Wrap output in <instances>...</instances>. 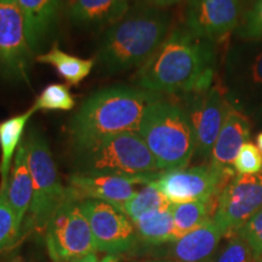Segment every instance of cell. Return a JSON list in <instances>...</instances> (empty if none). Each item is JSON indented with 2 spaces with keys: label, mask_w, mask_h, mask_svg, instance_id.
<instances>
[{
  "label": "cell",
  "mask_w": 262,
  "mask_h": 262,
  "mask_svg": "<svg viewBox=\"0 0 262 262\" xmlns=\"http://www.w3.org/2000/svg\"><path fill=\"white\" fill-rule=\"evenodd\" d=\"M215 71V42L182 26L170 31L158 50L137 70L134 80L150 93L191 95L210 89Z\"/></svg>",
  "instance_id": "6da1fadb"
},
{
  "label": "cell",
  "mask_w": 262,
  "mask_h": 262,
  "mask_svg": "<svg viewBox=\"0 0 262 262\" xmlns=\"http://www.w3.org/2000/svg\"><path fill=\"white\" fill-rule=\"evenodd\" d=\"M170 24L171 17L165 10L136 4L104 32L95 60L110 74L140 68L168 37Z\"/></svg>",
  "instance_id": "7a4b0ae2"
},
{
  "label": "cell",
  "mask_w": 262,
  "mask_h": 262,
  "mask_svg": "<svg viewBox=\"0 0 262 262\" xmlns=\"http://www.w3.org/2000/svg\"><path fill=\"white\" fill-rule=\"evenodd\" d=\"M160 96L131 86H111L88 97L70 124L73 146L108 136L137 133L147 107Z\"/></svg>",
  "instance_id": "3957f363"
},
{
  "label": "cell",
  "mask_w": 262,
  "mask_h": 262,
  "mask_svg": "<svg viewBox=\"0 0 262 262\" xmlns=\"http://www.w3.org/2000/svg\"><path fill=\"white\" fill-rule=\"evenodd\" d=\"M137 134L162 172L187 168L195 155L194 133L187 110L160 96L147 107Z\"/></svg>",
  "instance_id": "277c9868"
},
{
  "label": "cell",
  "mask_w": 262,
  "mask_h": 262,
  "mask_svg": "<svg viewBox=\"0 0 262 262\" xmlns=\"http://www.w3.org/2000/svg\"><path fill=\"white\" fill-rule=\"evenodd\" d=\"M74 173L152 176L160 171L155 157L137 133H125L73 146Z\"/></svg>",
  "instance_id": "5b68a950"
},
{
  "label": "cell",
  "mask_w": 262,
  "mask_h": 262,
  "mask_svg": "<svg viewBox=\"0 0 262 262\" xmlns=\"http://www.w3.org/2000/svg\"><path fill=\"white\" fill-rule=\"evenodd\" d=\"M25 143L33 180V201L22 234L24 231H34L44 235L52 216L70 198L44 134L32 127L25 137Z\"/></svg>",
  "instance_id": "8992f818"
},
{
  "label": "cell",
  "mask_w": 262,
  "mask_h": 262,
  "mask_svg": "<svg viewBox=\"0 0 262 262\" xmlns=\"http://www.w3.org/2000/svg\"><path fill=\"white\" fill-rule=\"evenodd\" d=\"M44 238L52 262H75L97 251L80 202L73 199H68L52 216Z\"/></svg>",
  "instance_id": "52a82bcc"
},
{
  "label": "cell",
  "mask_w": 262,
  "mask_h": 262,
  "mask_svg": "<svg viewBox=\"0 0 262 262\" xmlns=\"http://www.w3.org/2000/svg\"><path fill=\"white\" fill-rule=\"evenodd\" d=\"M234 176V169H222L208 163L162 172L153 185L170 204L195 201L217 202L221 191Z\"/></svg>",
  "instance_id": "ba28073f"
},
{
  "label": "cell",
  "mask_w": 262,
  "mask_h": 262,
  "mask_svg": "<svg viewBox=\"0 0 262 262\" xmlns=\"http://www.w3.org/2000/svg\"><path fill=\"white\" fill-rule=\"evenodd\" d=\"M33 54L27 24L16 0H0V73L28 83Z\"/></svg>",
  "instance_id": "9c48e42d"
},
{
  "label": "cell",
  "mask_w": 262,
  "mask_h": 262,
  "mask_svg": "<svg viewBox=\"0 0 262 262\" xmlns=\"http://www.w3.org/2000/svg\"><path fill=\"white\" fill-rule=\"evenodd\" d=\"M97 251L107 255L129 253L139 243L135 226L119 206L95 199L80 201Z\"/></svg>",
  "instance_id": "30bf717a"
},
{
  "label": "cell",
  "mask_w": 262,
  "mask_h": 262,
  "mask_svg": "<svg viewBox=\"0 0 262 262\" xmlns=\"http://www.w3.org/2000/svg\"><path fill=\"white\" fill-rule=\"evenodd\" d=\"M262 208V171L235 175L222 189L216 203L214 221L225 235L241 229Z\"/></svg>",
  "instance_id": "8fae6325"
},
{
  "label": "cell",
  "mask_w": 262,
  "mask_h": 262,
  "mask_svg": "<svg viewBox=\"0 0 262 262\" xmlns=\"http://www.w3.org/2000/svg\"><path fill=\"white\" fill-rule=\"evenodd\" d=\"M244 15L243 0H186L183 26L216 42L237 31Z\"/></svg>",
  "instance_id": "7c38bea8"
},
{
  "label": "cell",
  "mask_w": 262,
  "mask_h": 262,
  "mask_svg": "<svg viewBox=\"0 0 262 262\" xmlns=\"http://www.w3.org/2000/svg\"><path fill=\"white\" fill-rule=\"evenodd\" d=\"M191 95L193 98L187 113L194 133L195 156L204 160L210 159L231 101L220 86Z\"/></svg>",
  "instance_id": "4fadbf2b"
},
{
  "label": "cell",
  "mask_w": 262,
  "mask_h": 262,
  "mask_svg": "<svg viewBox=\"0 0 262 262\" xmlns=\"http://www.w3.org/2000/svg\"><path fill=\"white\" fill-rule=\"evenodd\" d=\"M162 173V172H160ZM81 175L73 173L68 180V198L73 201L95 199L122 206L136 194V186L148 185L160 175Z\"/></svg>",
  "instance_id": "5bb4252c"
},
{
  "label": "cell",
  "mask_w": 262,
  "mask_h": 262,
  "mask_svg": "<svg viewBox=\"0 0 262 262\" xmlns=\"http://www.w3.org/2000/svg\"><path fill=\"white\" fill-rule=\"evenodd\" d=\"M231 93L239 102H262V41H245L231 51L228 61Z\"/></svg>",
  "instance_id": "9a60e30c"
},
{
  "label": "cell",
  "mask_w": 262,
  "mask_h": 262,
  "mask_svg": "<svg viewBox=\"0 0 262 262\" xmlns=\"http://www.w3.org/2000/svg\"><path fill=\"white\" fill-rule=\"evenodd\" d=\"M224 235L220 226L211 219L169 243L166 255L173 262H211Z\"/></svg>",
  "instance_id": "2e32d148"
},
{
  "label": "cell",
  "mask_w": 262,
  "mask_h": 262,
  "mask_svg": "<svg viewBox=\"0 0 262 262\" xmlns=\"http://www.w3.org/2000/svg\"><path fill=\"white\" fill-rule=\"evenodd\" d=\"M250 134L251 122L249 117L231 102L209 163L222 169H234L233 163L239 149L244 143L249 142Z\"/></svg>",
  "instance_id": "e0dca14e"
},
{
  "label": "cell",
  "mask_w": 262,
  "mask_h": 262,
  "mask_svg": "<svg viewBox=\"0 0 262 262\" xmlns=\"http://www.w3.org/2000/svg\"><path fill=\"white\" fill-rule=\"evenodd\" d=\"M27 24L32 51H40L56 28L62 0H16Z\"/></svg>",
  "instance_id": "ac0fdd59"
},
{
  "label": "cell",
  "mask_w": 262,
  "mask_h": 262,
  "mask_svg": "<svg viewBox=\"0 0 262 262\" xmlns=\"http://www.w3.org/2000/svg\"><path fill=\"white\" fill-rule=\"evenodd\" d=\"M5 195L12 211L15 212L17 224L24 229L25 217H27L33 201V180L28 165L25 139L17 148L12 162Z\"/></svg>",
  "instance_id": "d6986e66"
},
{
  "label": "cell",
  "mask_w": 262,
  "mask_h": 262,
  "mask_svg": "<svg viewBox=\"0 0 262 262\" xmlns=\"http://www.w3.org/2000/svg\"><path fill=\"white\" fill-rule=\"evenodd\" d=\"M131 0H67V14L81 26L112 25L131 8Z\"/></svg>",
  "instance_id": "ffe728a7"
},
{
  "label": "cell",
  "mask_w": 262,
  "mask_h": 262,
  "mask_svg": "<svg viewBox=\"0 0 262 262\" xmlns=\"http://www.w3.org/2000/svg\"><path fill=\"white\" fill-rule=\"evenodd\" d=\"M35 112L29 108L27 112L18 114L0 123V192L6 191L10 170H11L14 156L21 145L26 126Z\"/></svg>",
  "instance_id": "44dd1931"
},
{
  "label": "cell",
  "mask_w": 262,
  "mask_h": 262,
  "mask_svg": "<svg viewBox=\"0 0 262 262\" xmlns=\"http://www.w3.org/2000/svg\"><path fill=\"white\" fill-rule=\"evenodd\" d=\"M133 224L135 226L139 242L149 247L169 244L178 238L170 206L162 210L148 212Z\"/></svg>",
  "instance_id": "7402d4cb"
},
{
  "label": "cell",
  "mask_w": 262,
  "mask_h": 262,
  "mask_svg": "<svg viewBox=\"0 0 262 262\" xmlns=\"http://www.w3.org/2000/svg\"><path fill=\"white\" fill-rule=\"evenodd\" d=\"M39 63L50 64L56 70L60 77L70 85H78L90 74L94 66L96 64L95 58H80L68 52L62 51L57 44H55L45 54L35 57Z\"/></svg>",
  "instance_id": "603a6c76"
},
{
  "label": "cell",
  "mask_w": 262,
  "mask_h": 262,
  "mask_svg": "<svg viewBox=\"0 0 262 262\" xmlns=\"http://www.w3.org/2000/svg\"><path fill=\"white\" fill-rule=\"evenodd\" d=\"M216 203L217 202L195 201L170 205L176 237H181L211 220L216 209Z\"/></svg>",
  "instance_id": "cb8c5ba5"
},
{
  "label": "cell",
  "mask_w": 262,
  "mask_h": 262,
  "mask_svg": "<svg viewBox=\"0 0 262 262\" xmlns=\"http://www.w3.org/2000/svg\"><path fill=\"white\" fill-rule=\"evenodd\" d=\"M170 206L168 199L153 185V181L145 185L136 194L122 206V210L129 216L131 221H136L148 212L162 210Z\"/></svg>",
  "instance_id": "d4e9b609"
},
{
  "label": "cell",
  "mask_w": 262,
  "mask_h": 262,
  "mask_svg": "<svg viewBox=\"0 0 262 262\" xmlns=\"http://www.w3.org/2000/svg\"><path fill=\"white\" fill-rule=\"evenodd\" d=\"M75 106V98L66 84H50L41 91L31 107L37 111H71Z\"/></svg>",
  "instance_id": "484cf974"
},
{
  "label": "cell",
  "mask_w": 262,
  "mask_h": 262,
  "mask_svg": "<svg viewBox=\"0 0 262 262\" xmlns=\"http://www.w3.org/2000/svg\"><path fill=\"white\" fill-rule=\"evenodd\" d=\"M22 235L15 212L6 201L5 192H0V253L14 247Z\"/></svg>",
  "instance_id": "4316f807"
},
{
  "label": "cell",
  "mask_w": 262,
  "mask_h": 262,
  "mask_svg": "<svg viewBox=\"0 0 262 262\" xmlns=\"http://www.w3.org/2000/svg\"><path fill=\"white\" fill-rule=\"evenodd\" d=\"M253 250L239 234L228 235L227 242L219 249L211 262H254Z\"/></svg>",
  "instance_id": "83f0119b"
},
{
  "label": "cell",
  "mask_w": 262,
  "mask_h": 262,
  "mask_svg": "<svg viewBox=\"0 0 262 262\" xmlns=\"http://www.w3.org/2000/svg\"><path fill=\"white\" fill-rule=\"evenodd\" d=\"M234 33L243 41H262V0H254Z\"/></svg>",
  "instance_id": "f1b7e54d"
},
{
  "label": "cell",
  "mask_w": 262,
  "mask_h": 262,
  "mask_svg": "<svg viewBox=\"0 0 262 262\" xmlns=\"http://www.w3.org/2000/svg\"><path fill=\"white\" fill-rule=\"evenodd\" d=\"M235 172L239 175H254L262 171V155L257 146L247 142L239 149L233 163Z\"/></svg>",
  "instance_id": "f546056e"
},
{
  "label": "cell",
  "mask_w": 262,
  "mask_h": 262,
  "mask_svg": "<svg viewBox=\"0 0 262 262\" xmlns=\"http://www.w3.org/2000/svg\"><path fill=\"white\" fill-rule=\"evenodd\" d=\"M237 234L241 235L251 248L255 260L262 258V208L239 229Z\"/></svg>",
  "instance_id": "4dcf8cb0"
},
{
  "label": "cell",
  "mask_w": 262,
  "mask_h": 262,
  "mask_svg": "<svg viewBox=\"0 0 262 262\" xmlns=\"http://www.w3.org/2000/svg\"><path fill=\"white\" fill-rule=\"evenodd\" d=\"M182 2H186V0H145L146 4L153 6V8L162 9V10L171 8V6L178 5Z\"/></svg>",
  "instance_id": "1f68e13d"
},
{
  "label": "cell",
  "mask_w": 262,
  "mask_h": 262,
  "mask_svg": "<svg viewBox=\"0 0 262 262\" xmlns=\"http://www.w3.org/2000/svg\"><path fill=\"white\" fill-rule=\"evenodd\" d=\"M75 262H120V256H118V255H106V256L98 258L96 254H93L90 256L83 258V260Z\"/></svg>",
  "instance_id": "d6a6232c"
},
{
  "label": "cell",
  "mask_w": 262,
  "mask_h": 262,
  "mask_svg": "<svg viewBox=\"0 0 262 262\" xmlns=\"http://www.w3.org/2000/svg\"><path fill=\"white\" fill-rule=\"evenodd\" d=\"M256 145H257V148L260 149V152L262 155V131L256 136Z\"/></svg>",
  "instance_id": "836d02e7"
},
{
  "label": "cell",
  "mask_w": 262,
  "mask_h": 262,
  "mask_svg": "<svg viewBox=\"0 0 262 262\" xmlns=\"http://www.w3.org/2000/svg\"><path fill=\"white\" fill-rule=\"evenodd\" d=\"M256 114H257V117L260 118V119H262V102H261V104H260V106H258V108H257Z\"/></svg>",
  "instance_id": "e575fe53"
},
{
  "label": "cell",
  "mask_w": 262,
  "mask_h": 262,
  "mask_svg": "<svg viewBox=\"0 0 262 262\" xmlns=\"http://www.w3.org/2000/svg\"><path fill=\"white\" fill-rule=\"evenodd\" d=\"M143 262H173V261H143Z\"/></svg>",
  "instance_id": "d590c367"
},
{
  "label": "cell",
  "mask_w": 262,
  "mask_h": 262,
  "mask_svg": "<svg viewBox=\"0 0 262 262\" xmlns=\"http://www.w3.org/2000/svg\"><path fill=\"white\" fill-rule=\"evenodd\" d=\"M257 262H262V258H260V260H257Z\"/></svg>",
  "instance_id": "8d00e7d4"
},
{
  "label": "cell",
  "mask_w": 262,
  "mask_h": 262,
  "mask_svg": "<svg viewBox=\"0 0 262 262\" xmlns=\"http://www.w3.org/2000/svg\"><path fill=\"white\" fill-rule=\"evenodd\" d=\"M11 262H24V261H11Z\"/></svg>",
  "instance_id": "74e56055"
}]
</instances>
